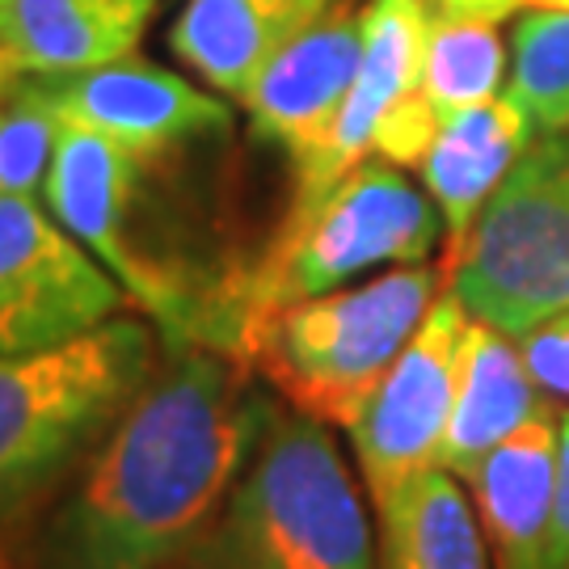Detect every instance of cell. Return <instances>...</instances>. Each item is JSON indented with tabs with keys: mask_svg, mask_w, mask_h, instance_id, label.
Masks as SVG:
<instances>
[{
	"mask_svg": "<svg viewBox=\"0 0 569 569\" xmlns=\"http://www.w3.org/2000/svg\"><path fill=\"white\" fill-rule=\"evenodd\" d=\"M279 406L220 350H173L39 528V569H173L220 515Z\"/></svg>",
	"mask_w": 569,
	"mask_h": 569,
	"instance_id": "1",
	"label": "cell"
},
{
	"mask_svg": "<svg viewBox=\"0 0 569 569\" xmlns=\"http://www.w3.org/2000/svg\"><path fill=\"white\" fill-rule=\"evenodd\" d=\"M439 241V216L422 190L380 161H359L317 199H291L274 241L249 266H228L211 291L194 342L244 363L253 333L283 308L329 296L371 266H413ZM186 346V350H190Z\"/></svg>",
	"mask_w": 569,
	"mask_h": 569,
	"instance_id": "2",
	"label": "cell"
},
{
	"mask_svg": "<svg viewBox=\"0 0 569 569\" xmlns=\"http://www.w3.org/2000/svg\"><path fill=\"white\" fill-rule=\"evenodd\" d=\"M173 569H371L363 493L326 422L279 409L220 515Z\"/></svg>",
	"mask_w": 569,
	"mask_h": 569,
	"instance_id": "3",
	"label": "cell"
},
{
	"mask_svg": "<svg viewBox=\"0 0 569 569\" xmlns=\"http://www.w3.org/2000/svg\"><path fill=\"white\" fill-rule=\"evenodd\" d=\"M157 371V333L110 317L81 338L0 355V523L72 477Z\"/></svg>",
	"mask_w": 569,
	"mask_h": 569,
	"instance_id": "4",
	"label": "cell"
},
{
	"mask_svg": "<svg viewBox=\"0 0 569 569\" xmlns=\"http://www.w3.org/2000/svg\"><path fill=\"white\" fill-rule=\"evenodd\" d=\"M439 270L413 262L363 287L300 300L253 333L244 367L266 376L296 413L350 427L439 300Z\"/></svg>",
	"mask_w": 569,
	"mask_h": 569,
	"instance_id": "5",
	"label": "cell"
},
{
	"mask_svg": "<svg viewBox=\"0 0 569 569\" xmlns=\"http://www.w3.org/2000/svg\"><path fill=\"white\" fill-rule=\"evenodd\" d=\"M443 279L468 317L510 338L569 312V131L523 148Z\"/></svg>",
	"mask_w": 569,
	"mask_h": 569,
	"instance_id": "6",
	"label": "cell"
},
{
	"mask_svg": "<svg viewBox=\"0 0 569 569\" xmlns=\"http://www.w3.org/2000/svg\"><path fill=\"white\" fill-rule=\"evenodd\" d=\"M468 321L472 317L456 291L439 296L397 363L346 427L376 510L422 468L439 465Z\"/></svg>",
	"mask_w": 569,
	"mask_h": 569,
	"instance_id": "7",
	"label": "cell"
},
{
	"mask_svg": "<svg viewBox=\"0 0 569 569\" xmlns=\"http://www.w3.org/2000/svg\"><path fill=\"white\" fill-rule=\"evenodd\" d=\"M122 300L127 291L30 194H0V355L72 342Z\"/></svg>",
	"mask_w": 569,
	"mask_h": 569,
	"instance_id": "8",
	"label": "cell"
},
{
	"mask_svg": "<svg viewBox=\"0 0 569 569\" xmlns=\"http://www.w3.org/2000/svg\"><path fill=\"white\" fill-rule=\"evenodd\" d=\"M47 110L63 127L98 131L140 157H164L186 140L232 127L224 102L143 60H110L81 72H30Z\"/></svg>",
	"mask_w": 569,
	"mask_h": 569,
	"instance_id": "9",
	"label": "cell"
},
{
	"mask_svg": "<svg viewBox=\"0 0 569 569\" xmlns=\"http://www.w3.org/2000/svg\"><path fill=\"white\" fill-rule=\"evenodd\" d=\"M363 60V13L338 4L300 30L244 89V110L262 140L283 143L300 164L326 143Z\"/></svg>",
	"mask_w": 569,
	"mask_h": 569,
	"instance_id": "10",
	"label": "cell"
},
{
	"mask_svg": "<svg viewBox=\"0 0 569 569\" xmlns=\"http://www.w3.org/2000/svg\"><path fill=\"white\" fill-rule=\"evenodd\" d=\"M435 0H371L363 9V60L350 84L338 122L326 143L296 164V199H317L333 182H342L355 164L371 152L376 127L392 106L409 98L422 77L427 30Z\"/></svg>",
	"mask_w": 569,
	"mask_h": 569,
	"instance_id": "11",
	"label": "cell"
},
{
	"mask_svg": "<svg viewBox=\"0 0 569 569\" xmlns=\"http://www.w3.org/2000/svg\"><path fill=\"white\" fill-rule=\"evenodd\" d=\"M468 486L477 493V519L493 569H545L557 486V409H540L507 443H498Z\"/></svg>",
	"mask_w": 569,
	"mask_h": 569,
	"instance_id": "12",
	"label": "cell"
},
{
	"mask_svg": "<svg viewBox=\"0 0 569 569\" xmlns=\"http://www.w3.org/2000/svg\"><path fill=\"white\" fill-rule=\"evenodd\" d=\"M531 131L536 127L510 93L443 119L439 136L422 157V178H427V190L435 194V203L443 211V228H448L443 270L460 253V244L468 241L489 194L502 186V178L523 157Z\"/></svg>",
	"mask_w": 569,
	"mask_h": 569,
	"instance_id": "13",
	"label": "cell"
},
{
	"mask_svg": "<svg viewBox=\"0 0 569 569\" xmlns=\"http://www.w3.org/2000/svg\"><path fill=\"white\" fill-rule=\"evenodd\" d=\"M540 409H549V401L528 376L519 342L472 317L465 350H460L456 401H451V418L443 430L439 465L468 481L489 451L507 443Z\"/></svg>",
	"mask_w": 569,
	"mask_h": 569,
	"instance_id": "14",
	"label": "cell"
},
{
	"mask_svg": "<svg viewBox=\"0 0 569 569\" xmlns=\"http://www.w3.org/2000/svg\"><path fill=\"white\" fill-rule=\"evenodd\" d=\"M333 0H190L169 30V47L211 89L244 98L266 63Z\"/></svg>",
	"mask_w": 569,
	"mask_h": 569,
	"instance_id": "15",
	"label": "cell"
},
{
	"mask_svg": "<svg viewBox=\"0 0 569 569\" xmlns=\"http://www.w3.org/2000/svg\"><path fill=\"white\" fill-rule=\"evenodd\" d=\"M157 0H0V47L26 72H81L122 60Z\"/></svg>",
	"mask_w": 569,
	"mask_h": 569,
	"instance_id": "16",
	"label": "cell"
},
{
	"mask_svg": "<svg viewBox=\"0 0 569 569\" xmlns=\"http://www.w3.org/2000/svg\"><path fill=\"white\" fill-rule=\"evenodd\" d=\"M376 515L388 569H489L486 531L443 465L422 468Z\"/></svg>",
	"mask_w": 569,
	"mask_h": 569,
	"instance_id": "17",
	"label": "cell"
},
{
	"mask_svg": "<svg viewBox=\"0 0 569 569\" xmlns=\"http://www.w3.org/2000/svg\"><path fill=\"white\" fill-rule=\"evenodd\" d=\"M507 68V47L498 34V21L465 18V13H443L435 4L427 30V56H422V77H418V98L435 119L443 122L468 106H481L498 98Z\"/></svg>",
	"mask_w": 569,
	"mask_h": 569,
	"instance_id": "18",
	"label": "cell"
},
{
	"mask_svg": "<svg viewBox=\"0 0 569 569\" xmlns=\"http://www.w3.org/2000/svg\"><path fill=\"white\" fill-rule=\"evenodd\" d=\"M510 98L540 136L569 131V13L536 9L515 26Z\"/></svg>",
	"mask_w": 569,
	"mask_h": 569,
	"instance_id": "19",
	"label": "cell"
},
{
	"mask_svg": "<svg viewBox=\"0 0 569 569\" xmlns=\"http://www.w3.org/2000/svg\"><path fill=\"white\" fill-rule=\"evenodd\" d=\"M60 131L63 122L47 110L30 72L0 89V194H34L47 182Z\"/></svg>",
	"mask_w": 569,
	"mask_h": 569,
	"instance_id": "20",
	"label": "cell"
},
{
	"mask_svg": "<svg viewBox=\"0 0 569 569\" xmlns=\"http://www.w3.org/2000/svg\"><path fill=\"white\" fill-rule=\"evenodd\" d=\"M515 342H519L523 367H528V376L536 380V388L545 397L569 401V312H557L549 321L531 326Z\"/></svg>",
	"mask_w": 569,
	"mask_h": 569,
	"instance_id": "21",
	"label": "cell"
},
{
	"mask_svg": "<svg viewBox=\"0 0 569 569\" xmlns=\"http://www.w3.org/2000/svg\"><path fill=\"white\" fill-rule=\"evenodd\" d=\"M545 569H569V409L557 413V486H552Z\"/></svg>",
	"mask_w": 569,
	"mask_h": 569,
	"instance_id": "22",
	"label": "cell"
},
{
	"mask_svg": "<svg viewBox=\"0 0 569 569\" xmlns=\"http://www.w3.org/2000/svg\"><path fill=\"white\" fill-rule=\"evenodd\" d=\"M443 13H465V18H489L502 21L515 9H523V0H435Z\"/></svg>",
	"mask_w": 569,
	"mask_h": 569,
	"instance_id": "23",
	"label": "cell"
},
{
	"mask_svg": "<svg viewBox=\"0 0 569 569\" xmlns=\"http://www.w3.org/2000/svg\"><path fill=\"white\" fill-rule=\"evenodd\" d=\"M18 72H26V68H21V63L13 60V56H9L4 47H0V84H9L13 77H18Z\"/></svg>",
	"mask_w": 569,
	"mask_h": 569,
	"instance_id": "24",
	"label": "cell"
},
{
	"mask_svg": "<svg viewBox=\"0 0 569 569\" xmlns=\"http://www.w3.org/2000/svg\"><path fill=\"white\" fill-rule=\"evenodd\" d=\"M523 4H536V9H561V13H569V0H523Z\"/></svg>",
	"mask_w": 569,
	"mask_h": 569,
	"instance_id": "25",
	"label": "cell"
}]
</instances>
